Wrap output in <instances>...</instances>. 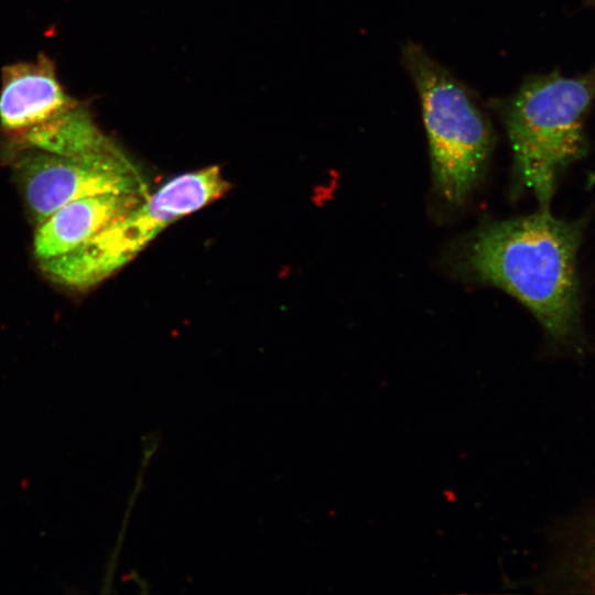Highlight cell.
<instances>
[{"label": "cell", "mask_w": 595, "mask_h": 595, "mask_svg": "<svg viewBox=\"0 0 595 595\" xmlns=\"http://www.w3.org/2000/svg\"><path fill=\"white\" fill-rule=\"evenodd\" d=\"M583 227L582 219L563 220L540 208L480 227L465 242L461 262L473 278L515 296L554 342L566 344L580 324L576 256Z\"/></svg>", "instance_id": "cell-1"}, {"label": "cell", "mask_w": 595, "mask_h": 595, "mask_svg": "<svg viewBox=\"0 0 595 595\" xmlns=\"http://www.w3.org/2000/svg\"><path fill=\"white\" fill-rule=\"evenodd\" d=\"M595 100V66L567 77H530L501 107L518 186L549 208L560 175L587 152L584 127Z\"/></svg>", "instance_id": "cell-2"}, {"label": "cell", "mask_w": 595, "mask_h": 595, "mask_svg": "<svg viewBox=\"0 0 595 595\" xmlns=\"http://www.w3.org/2000/svg\"><path fill=\"white\" fill-rule=\"evenodd\" d=\"M402 60L420 97L434 187L447 203L459 205L485 172L491 125L472 93L422 46L405 44Z\"/></svg>", "instance_id": "cell-3"}, {"label": "cell", "mask_w": 595, "mask_h": 595, "mask_svg": "<svg viewBox=\"0 0 595 595\" xmlns=\"http://www.w3.org/2000/svg\"><path fill=\"white\" fill-rule=\"evenodd\" d=\"M228 188L216 165L177 175L75 249L43 261V272L64 286L90 288L132 260L169 225Z\"/></svg>", "instance_id": "cell-4"}, {"label": "cell", "mask_w": 595, "mask_h": 595, "mask_svg": "<svg viewBox=\"0 0 595 595\" xmlns=\"http://www.w3.org/2000/svg\"><path fill=\"white\" fill-rule=\"evenodd\" d=\"M12 163L35 226L62 206L85 196L147 194L140 171L116 144L77 156L17 149Z\"/></svg>", "instance_id": "cell-5"}, {"label": "cell", "mask_w": 595, "mask_h": 595, "mask_svg": "<svg viewBox=\"0 0 595 595\" xmlns=\"http://www.w3.org/2000/svg\"><path fill=\"white\" fill-rule=\"evenodd\" d=\"M78 101L67 94L54 62L44 53L1 71L0 127L11 137L52 119Z\"/></svg>", "instance_id": "cell-6"}, {"label": "cell", "mask_w": 595, "mask_h": 595, "mask_svg": "<svg viewBox=\"0 0 595 595\" xmlns=\"http://www.w3.org/2000/svg\"><path fill=\"white\" fill-rule=\"evenodd\" d=\"M147 194L104 193L75 199L35 226L37 261L68 252L139 204Z\"/></svg>", "instance_id": "cell-7"}, {"label": "cell", "mask_w": 595, "mask_h": 595, "mask_svg": "<svg viewBox=\"0 0 595 595\" xmlns=\"http://www.w3.org/2000/svg\"><path fill=\"white\" fill-rule=\"evenodd\" d=\"M533 586L544 592L595 593V499L556 529Z\"/></svg>", "instance_id": "cell-8"}, {"label": "cell", "mask_w": 595, "mask_h": 595, "mask_svg": "<svg viewBox=\"0 0 595 595\" xmlns=\"http://www.w3.org/2000/svg\"><path fill=\"white\" fill-rule=\"evenodd\" d=\"M15 149L77 156L115 144L94 121L86 104L78 101L52 119L12 137Z\"/></svg>", "instance_id": "cell-9"}, {"label": "cell", "mask_w": 595, "mask_h": 595, "mask_svg": "<svg viewBox=\"0 0 595 595\" xmlns=\"http://www.w3.org/2000/svg\"><path fill=\"white\" fill-rule=\"evenodd\" d=\"M588 3L595 4V0H585Z\"/></svg>", "instance_id": "cell-10"}]
</instances>
